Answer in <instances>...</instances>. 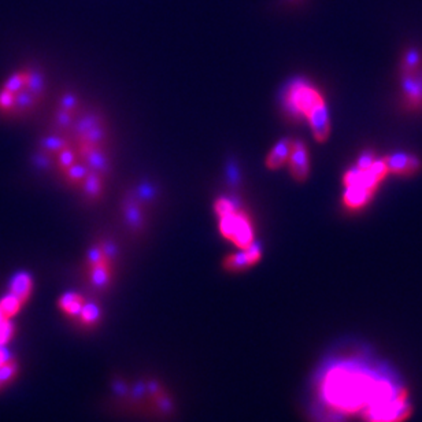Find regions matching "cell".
I'll return each instance as SVG.
<instances>
[{"label": "cell", "instance_id": "1", "mask_svg": "<svg viewBox=\"0 0 422 422\" xmlns=\"http://www.w3.org/2000/svg\"><path fill=\"white\" fill-rule=\"evenodd\" d=\"M321 397L339 417L358 414L365 422H403L408 392L388 366L369 359L340 360L324 373Z\"/></svg>", "mask_w": 422, "mask_h": 422}, {"label": "cell", "instance_id": "2", "mask_svg": "<svg viewBox=\"0 0 422 422\" xmlns=\"http://www.w3.org/2000/svg\"><path fill=\"white\" fill-rule=\"evenodd\" d=\"M282 113L289 121H306L313 137L325 143L330 136V116L322 92L306 79H293L280 95Z\"/></svg>", "mask_w": 422, "mask_h": 422}, {"label": "cell", "instance_id": "3", "mask_svg": "<svg viewBox=\"0 0 422 422\" xmlns=\"http://www.w3.org/2000/svg\"><path fill=\"white\" fill-rule=\"evenodd\" d=\"M214 214L220 235L237 250L248 248L255 243V224L252 217L235 199L221 196L215 199Z\"/></svg>", "mask_w": 422, "mask_h": 422}, {"label": "cell", "instance_id": "4", "mask_svg": "<svg viewBox=\"0 0 422 422\" xmlns=\"http://www.w3.org/2000/svg\"><path fill=\"white\" fill-rule=\"evenodd\" d=\"M388 173L384 158L375 159L367 168L355 163L343 176V185L345 188L343 194V206L347 210H359L365 207Z\"/></svg>", "mask_w": 422, "mask_h": 422}, {"label": "cell", "instance_id": "5", "mask_svg": "<svg viewBox=\"0 0 422 422\" xmlns=\"http://www.w3.org/2000/svg\"><path fill=\"white\" fill-rule=\"evenodd\" d=\"M117 250L111 240L95 241L85 255V274L91 287L102 291L113 282Z\"/></svg>", "mask_w": 422, "mask_h": 422}, {"label": "cell", "instance_id": "6", "mask_svg": "<svg viewBox=\"0 0 422 422\" xmlns=\"http://www.w3.org/2000/svg\"><path fill=\"white\" fill-rule=\"evenodd\" d=\"M151 209V199L140 188L129 189L122 198L121 211L125 225L135 233H142L148 221V211Z\"/></svg>", "mask_w": 422, "mask_h": 422}, {"label": "cell", "instance_id": "7", "mask_svg": "<svg viewBox=\"0 0 422 422\" xmlns=\"http://www.w3.org/2000/svg\"><path fill=\"white\" fill-rule=\"evenodd\" d=\"M291 177L296 183H304L311 172V159L310 153L304 142L293 139L289 159L287 163Z\"/></svg>", "mask_w": 422, "mask_h": 422}, {"label": "cell", "instance_id": "8", "mask_svg": "<svg viewBox=\"0 0 422 422\" xmlns=\"http://www.w3.org/2000/svg\"><path fill=\"white\" fill-rule=\"evenodd\" d=\"M261 259H262V248L255 241L248 248L239 250L237 252H232L226 255L222 261V267L229 273H241L258 265Z\"/></svg>", "mask_w": 422, "mask_h": 422}, {"label": "cell", "instance_id": "9", "mask_svg": "<svg viewBox=\"0 0 422 422\" xmlns=\"http://www.w3.org/2000/svg\"><path fill=\"white\" fill-rule=\"evenodd\" d=\"M388 172L393 173V174H399V176H410L414 174L419 166L421 162L417 157L410 155V154H392L384 158Z\"/></svg>", "mask_w": 422, "mask_h": 422}, {"label": "cell", "instance_id": "10", "mask_svg": "<svg viewBox=\"0 0 422 422\" xmlns=\"http://www.w3.org/2000/svg\"><path fill=\"white\" fill-rule=\"evenodd\" d=\"M292 143H293L292 137H284V139L278 140L273 146V148L267 153V155L265 158V166L269 170H280L284 166H287L288 159H289V154H291V148H292Z\"/></svg>", "mask_w": 422, "mask_h": 422}, {"label": "cell", "instance_id": "11", "mask_svg": "<svg viewBox=\"0 0 422 422\" xmlns=\"http://www.w3.org/2000/svg\"><path fill=\"white\" fill-rule=\"evenodd\" d=\"M106 181H107V177H105L99 173L91 172L87 176V179L84 180V183H83V185L79 191L87 202H90V203L98 202L103 198V194L106 191Z\"/></svg>", "mask_w": 422, "mask_h": 422}, {"label": "cell", "instance_id": "12", "mask_svg": "<svg viewBox=\"0 0 422 422\" xmlns=\"http://www.w3.org/2000/svg\"><path fill=\"white\" fill-rule=\"evenodd\" d=\"M34 287L35 282L32 276L27 272H20L12 277L9 284V293L14 295L24 304H27V302L31 299L34 293Z\"/></svg>", "mask_w": 422, "mask_h": 422}, {"label": "cell", "instance_id": "13", "mask_svg": "<svg viewBox=\"0 0 422 422\" xmlns=\"http://www.w3.org/2000/svg\"><path fill=\"white\" fill-rule=\"evenodd\" d=\"M87 303L85 298L79 292H66L58 299V308L70 318H76L80 315L84 304Z\"/></svg>", "mask_w": 422, "mask_h": 422}, {"label": "cell", "instance_id": "14", "mask_svg": "<svg viewBox=\"0 0 422 422\" xmlns=\"http://www.w3.org/2000/svg\"><path fill=\"white\" fill-rule=\"evenodd\" d=\"M53 162H54V166H55L57 172H58L61 176L65 174L73 165H76L77 162H80L79 155H77V151H76V148H75L72 140H70V143H69L65 148H62V150L54 157Z\"/></svg>", "mask_w": 422, "mask_h": 422}, {"label": "cell", "instance_id": "15", "mask_svg": "<svg viewBox=\"0 0 422 422\" xmlns=\"http://www.w3.org/2000/svg\"><path fill=\"white\" fill-rule=\"evenodd\" d=\"M403 90L410 103L418 106L422 103V81L417 77H412L411 73L404 76Z\"/></svg>", "mask_w": 422, "mask_h": 422}, {"label": "cell", "instance_id": "16", "mask_svg": "<svg viewBox=\"0 0 422 422\" xmlns=\"http://www.w3.org/2000/svg\"><path fill=\"white\" fill-rule=\"evenodd\" d=\"M18 373H20V365L14 356H10L6 362L0 365V391L13 384Z\"/></svg>", "mask_w": 422, "mask_h": 422}, {"label": "cell", "instance_id": "17", "mask_svg": "<svg viewBox=\"0 0 422 422\" xmlns=\"http://www.w3.org/2000/svg\"><path fill=\"white\" fill-rule=\"evenodd\" d=\"M101 317H102V313H101V308L92 303V302H87L80 313V315L77 317L79 322L81 324V326L84 328H92L95 326L99 321H101Z\"/></svg>", "mask_w": 422, "mask_h": 422}, {"label": "cell", "instance_id": "18", "mask_svg": "<svg viewBox=\"0 0 422 422\" xmlns=\"http://www.w3.org/2000/svg\"><path fill=\"white\" fill-rule=\"evenodd\" d=\"M23 306H24V303L9 292L5 298L0 299V313H2L6 318H10V319H13L21 311Z\"/></svg>", "mask_w": 422, "mask_h": 422}, {"label": "cell", "instance_id": "19", "mask_svg": "<svg viewBox=\"0 0 422 422\" xmlns=\"http://www.w3.org/2000/svg\"><path fill=\"white\" fill-rule=\"evenodd\" d=\"M16 334V324L12 319H5L0 324V345L5 347Z\"/></svg>", "mask_w": 422, "mask_h": 422}, {"label": "cell", "instance_id": "20", "mask_svg": "<svg viewBox=\"0 0 422 422\" xmlns=\"http://www.w3.org/2000/svg\"><path fill=\"white\" fill-rule=\"evenodd\" d=\"M418 65H419V54L417 51H408L403 61V70L406 72V75L417 69Z\"/></svg>", "mask_w": 422, "mask_h": 422}, {"label": "cell", "instance_id": "21", "mask_svg": "<svg viewBox=\"0 0 422 422\" xmlns=\"http://www.w3.org/2000/svg\"><path fill=\"white\" fill-rule=\"evenodd\" d=\"M9 358H10V355L8 354L6 348H5V347H2V345H0V365H2L3 362H6Z\"/></svg>", "mask_w": 422, "mask_h": 422}]
</instances>
